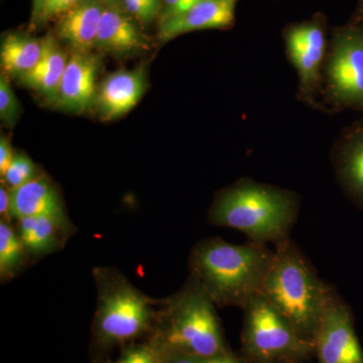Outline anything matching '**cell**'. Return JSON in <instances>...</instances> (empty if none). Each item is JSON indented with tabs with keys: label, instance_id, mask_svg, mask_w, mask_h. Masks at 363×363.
Listing matches in <instances>:
<instances>
[{
	"label": "cell",
	"instance_id": "1",
	"mask_svg": "<svg viewBox=\"0 0 363 363\" xmlns=\"http://www.w3.org/2000/svg\"><path fill=\"white\" fill-rule=\"evenodd\" d=\"M274 255L266 243L233 245L218 238H205L191 250L190 276L215 305L243 309L262 292Z\"/></svg>",
	"mask_w": 363,
	"mask_h": 363
},
{
	"label": "cell",
	"instance_id": "2",
	"mask_svg": "<svg viewBox=\"0 0 363 363\" xmlns=\"http://www.w3.org/2000/svg\"><path fill=\"white\" fill-rule=\"evenodd\" d=\"M300 205V197L293 191L240 179L216 195L208 222L236 229L252 242L278 245L289 238Z\"/></svg>",
	"mask_w": 363,
	"mask_h": 363
},
{
	"label": "cell",
	"instance_id": "3",
	"mask_svg": "<svg viewBox=\"0 0 363 363\" xmlns=\"http://www.w3.org/2000/svg\"><path fill=\"white\" fill-rule=\"evenodd\" d=\"M97 307L92 322V350L98 358L113 348H123L152 337L161 300L147 297L114 267L93 269Z\"/></svg>",
	"mask_w": 363,
	"mask_h": 363
},
{
	"label": "cell",
	"instance_id": "4",
	"mask_svg": "<svg viewBox=\"0 0 363 363\" xmlns=\"http://www.w3.org/2000/svg\"><path fill=\"white\" fill-rule=\"evenodd\" d=\"M331 290L290 238L277 245L260 293L312 345Z\"/></svg>",
	"mask_w": 363,
	"mask_h": 363
},
{
	"label": "cell",
	"instance_id": "5",
	"mask_svg": "<svg viewBox=\"0 0 363 363\" xmlns=\"http://www.w3.org/2000/svg\"><path fill=\"white\" fill-rule=\"evenodd\" d=\"M215 306L190 276L178 292L161 300L152 338L166 351L193 357H216L233 352Z\"/></svg>",
	"mask_w": 363,
	"mask_h": 363
},
{
	"label": "cell",
	"instance_id": "6",
	"mask_svg": "<svg viewBox=\"0 0 363 363\" xmlns=\"http://www.w3.org/2000/svg\"><path fill=\"white\" fill-rule=\"evenodd\" d=\"M242 310V357L248 363H302L314 355V345L303 340L262 293Z\"/></svg>",
	"mask_w": 363,
	"mask_h": 363
},
{
	"label": "cell",
	"instance_id": "7",
	"mask_svg": "<svg viewBox=\"0 0 363 363\" xmlns=\"http://www.w3.org/2000/svg\"><path fill=\"white\" fill-rule=\"evenodd\" d=\"M325 96L343 108L363 111V30H334L323 72Z\"/></svg>",
	"mask_w": 363,
	"mask_h": 363
},
{
	"label": "cell",
	"instance_id": "8",
	"mask_svg": "<svg viewBox=\"0 0 363 363\" xmlns=\"http://www.w3.org/2000/svg\"><path fill=\"white\" fill-rule=\"evenodd\" d=\"M286 55L298 71V96L308 104H316L326 62V37L322 23L306 21L291 26L285 33Z\"/></svg>",
	"mask_w": 363,
	"mask_h": 363
},
{
	"label": "cell",
	"instance_id": "9",
	"mask_svg": "<svg viewBox=\"0 0 363 363\" xmlns=\"http://www.w3.org/2000/svg\"><path fill=\"white\" fill-rule=\"evenodd\" d=\"M318 363H363L350 306L332 288L314 340Z\"/></svg>",
	"mask_w": 363,
	"mask_h": 363
},
{
	"label": "cell",
	"instance_id": "10",
	"mask_svg": "<svg viewBox=\"0 0 363 363\" xmlns=\"http://www.w3.org/2000/svg\"><path fill=\"white\" fill-rule=\"evenodd\" d=\"M99 61L91 52L73 51L68 62L57 104L69 111L84 112L96 101Z\"/></svg>",
	"mask_w": 363,
	"mask_h": 363
},
{
	"label": "cell",
	"instance_id": "11",
	"mask_svg": "<svg viewBox=\"0 0 363 363\" xmlns=\"http://www.w3.org/2000/svg\"><path fill=\"white\" fill-rule=\"evenodd\" d=\"M238 0H203L187 13L160 23L159 38L169 42L184 33L228 28L235 21Z\"/></svg>",
	"mask_w": 363,
	"mask_h": 363
},
{
	"label": "cell",
	"instance_id": "12",
	"mask_svg": "<svg viewBox=\"0 0 363 363\" xmlns=\"http://www.w3.org/2000/svg\"><path fill=\"white\" fill-rule=\"evenodd\" d=\"M147 78L142 68L114 72L104 79L96 96L100 116L112 121L128 113L142 99Z\"/></svg>",
	"mask_w": 363,
	"mask_h": 363
},
{
	"label": "cell",
	"instance_id": "13",
	"mask_svg": "<svg viewBox=\"0 0 363 363\" xmlns=\"http://www.w3.org/2000/svg\"><path fill=\"white\" fill-rule=\"evenodd\" d=\"M32 216H51L59 220L70 221L61 196L45 175L11 190V220Z\"/></svg>",
	"mask_w": 363,
	"mask_h": 363
},
{
	"label": "cell",
	"instance_id": "14",
	"mask_svg": "<svg viewBox=\"0 0 363 363\" xmlns=\"http://www.w3.org/2000/svg\"><path fill=\"white\" fill-rule=\"evenodd\" d=\"M105 6L101 0H81L58 18L57 38L73 51L91 52L96 44L98 26Z\"/></svg>",
	"mask_w": 363,
	"mask_h": 363
},
{
	"label": "cell",
	"instance_id": "15",
	"mask_svg": "<svg viewBox=\"0 0 363 363\" xmlns=\"http://www.w3.org/2000/svg\"><path fill=\"white\" fill-rule=\"evenodd\" d=\"M333 166L344 193L363 209V126L352 128L339 140Z\"/></svg>",
	"mask_w": 363,
	"mask_h": 363
},
{
	"label": "cell",
	"instance_id": "16",
	"mask_svg": "<svg viewBox=\"0 0 363 363\" xmlns=\"http://www.w3.org/2000/svg\"><path fill=\"white\" fill-rule=\"evenodd\" d=\"M95 48L113 54H135L150 49L149 43L128 16L114 6H105Z\"/></svg>",
	"mask_w": 363,
	"mask_h": 363
},
{
	"label": "cell",
	"instance_id": "17",
	"mask_svg": "<svg viewBox=\"0 0 363 363\" xmlns=\"http://www.w3.org/2000/svg\"><path fill=\"white\" fill-rule=\"evenodd\" d=\"M16 228L30 257H39L61 250L74 226L51 216H32L16 220Z\"/></svg>",
	"mask_w": 363,
	"mask_h": 363
},
{
	"label": "cell",
	"instance_id": "18",
	"mask_svg": "<svg viewBox=\"0 0 363 363\" xmlns=\"http://www.w3.org/2000/svg\"><path fill=\"white\" fill-rule=\"evenodd\" d=\"M42 55L37 65L20 80L30 89L39 92L45 99L57 104L68 58L56 38L51 35L42 40Z\"/></svg>",
	"mask_w": 363,
	"mask_h": 363
},
{
	"label": "cell",
	"instance_id": "19",
	"mask_svg": "<svg viewBox=\"0 0 363 363\" xmlns=\"http://www.w3.org/2000/svg\"><path fill=\"white\" fill-rule=\"evenodd\" d=\"M42 40L23 33L6 35L0 47V61L4 74L21 78L32 71L42 55Z\"/></svg>",
	"mask_w": 363,
	"mask_h": 363
},
{
	"label": "cell",
	"instance_id": "20",
	"mask_svg": "<svg viewBox=\"0 0 363 363\" xmlns=\"http://www.w3.org/2000/svg\"><path fill=\"white\" fill-rule=\"evenodd\" d=\"M30 259L16 226L9 219H0V279L6 283L21 274Z\"/></svg>",
	"mask_w": 363,
	"mask_h": 363
},
{
	"label": "cell",
	"instance_id": "21",
	"mask_svg": "<svg viewBox=\"0 0 363 363\" xmlns=\"http://www.w3.org/2000/svg\"><path fill=\"white\" fill-rule=\"evenodd\" d=\"M166 350L152 337L121 348L116 360L99 358L92 363H162Z\"/></svg>",
	"mask_w": 363,
	"mask_h": 363
},
{
	"label": "cell",
	"instance_id": "22",
	"mask_svg": "<svg viewBox=\"0 0 363 363\" xmlns=\"http://www.w3.org/2000/svg\"><path fill=\"white\" fill-rule=\"evenodd\" d=\"M42 175L37 164L25 152H14L13 161L1 176L2 184L9 190L21 187Z\"/></svg>",
	"mask_w": 363,
	"mask_h": 363
},
{
	"label": "cell",
	"instance_id": "23",
	"mask_svg": "<svg viewBox=\"0 0 363 363\" xmlns=\"http://www.w3.org/2000/svg\"><path fill=\"white\" fill-rule=\"evenodd\" d=\"M21 116V104L11 89L4 73L0 76V118L9 128H13Z\"/></svg>",
	"mask_w": 363,
	"mask_h": 363
},
{
	"label": "cell",
	"instance_id": "24",
	"mask_svg": "<svg viewBox=\"0 0 363 363\" xmlns=\"http://www.w3.org/2000/svg\"><path fill=\"white\" fill-rule=\"evenodd\" d=\"M162 363H248L242 357L234 354L233 352L216 357H193V355L184 354L175 351H166L164 352V362Z\"/></svg>",
	"mask_w": 363,
	"mask_h": 363
},
{
	"label": "cell",
	"instance_id": "25",
	"mask_svg": "<svg viewBox=\"0 0 363 363\" xmlns=\"http://www.w3.org/2000/svg\"><path fill=\"white\" fill-rule=\"evenodd\" d=\"M81 0H45L44 6L38 16L37 23H45L52 18H60L78 4Z\"/></svg>",
	"mask_w": 363,
	"mask_h": 363
},
{
	"label": "cell",
	"instance_id": "26",
	"mask_svg": "<svg viewBox=\"0 0 363 363\" xmlns=\"http://www.w3.org/2000/svg\"><path fill=\"white\" fill-rule=\"evenodd\" d=\"M203 0H162L161 21L187 13Z\"/></svg>",
	"mask_w": 363,
	"mask_h": 363
},
{
	"label": "cell",
	"instance_id": "27",
	"mask_svg": "<svg viewBox=\"0 0 363 363\" xmlns=\"http://www.w3.org/2000/svg\"><path fill=\"white\" fill-rule=\"evenodd\" d=\"M123 4L126 11L142 23H150L157 16L143 0H123Z\"/></svg>",
	"mask_w": 363,
	"mask_h": 363
},
{
	"label": "cell",
	"instance_id": "28",
	"mask_svg": "<svg viewBox=\"0 0 363 363\" xmlns=\"http://www.w3.org/2000/svg\"><path fill=\"white\" fill-rule=\"evenodd\" d=\"M14 152L11 149V143L4 135L0 138V176L6 173L7 168L13 161Z\"/></svg>",
	"mask_w": 363,
	"mask_h": 363
},
{
	"label": "cell",
	"instance_id": "29",
	"mask_svg": "<svg viewBox=\"0 0 363 363\" xmlns=\"http://www.w3.org/2000/svg\"><path fill=\"white\" fill-rule=\"evenodd\" d=\"M9 209H11V190L1 183V186H0V215H1V218L11 220Z\"/></svg>",
	"mask_w": 363,
	"mask_h": 363
},
{
	"label": "cell",
	"instance_id": "30",
	"mask_svg": "<svg viewBox=\"0 0 363 363\" xmlns=\"http://www.w3.org/2000/svg\"><path fill=\"white\" fill-rule=\"evenodd\" d=\"M45 0H33V20H37L38 16L42 11L43 6H44V4Z\"/></svg>",
	"mask_w": 363,
	"mask_h": 363
},
{
	"label": "cell",
	"instance_id": "31",
	"mask_svg": "<svg viewBox=\"0 0 363 363\" xmlns=\"http://www.w3.org/2000/svg\"><path fill=\"white\" fill-rule=\"evenodd\" d=\"M143 1L156 14L159 13L160 11H162V4L161 0H143Z\"/></svg>",
	"mask_w": 363,
	"mask_h": 363
},
{
	"label": "cell",
	"instance_id": "32",
	"mask_svg": "<svg viewBox=\"0 0 363 363\" xmlns=\"http://www.w3.org/2000/svg\"><path fill=\"white\" fill-rule=\"evenodd\" d=\"M102 2H104V4H109V2L112 1V0H101Z\"/></svg>",
	"mask_w": 363,
	"mask_h": 363
},
{
	"label": "cell",
	"instance_id": "33",
	"mask_svg": "<svg viewBox=\"0 0 363 363\" xmlns=\"http://www.w3.org/2000/svg\"><path fill=\"white\" fill-rule=\"evenodd\" d=\"M278 363H296V362H278Z\"/></svg>",
	"mask_w": 363,
	"mask_h": 363
},
{
	"label": "cell",
	"instance_id": "34",
	"mask_svg": "<svg viewBox=\"0 0 363 363\" xmlns=\"http://www.w3.org/2000/svg\"><path fill=\"white\" fill-rule=\"evenodd\" d=\"M362 6H363V0H362Z\"/></svg>",
	"mask_w": 363,
	"mask_h": 363
}]
</instances>
